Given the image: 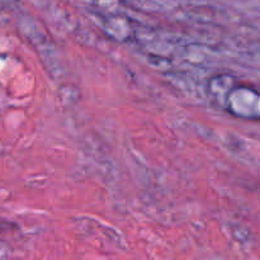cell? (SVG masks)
Returning a JSON list of instances; mask_svg holds the SVG:
<instances>
[]
</instances>
